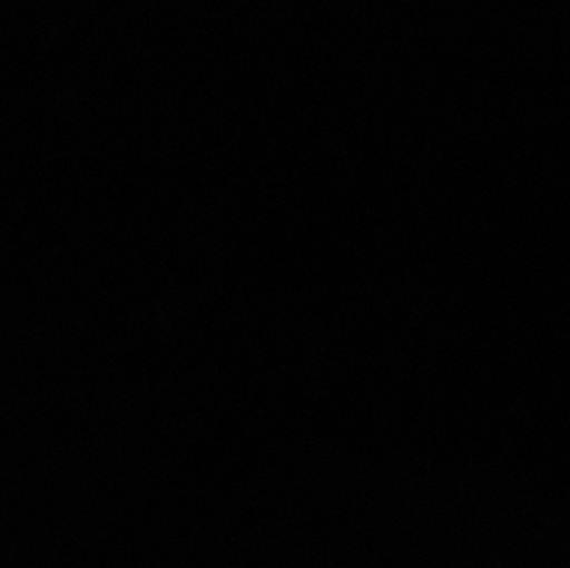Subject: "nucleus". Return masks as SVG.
Wrapping results in <instances>:
<instances>
[]
</instances>
